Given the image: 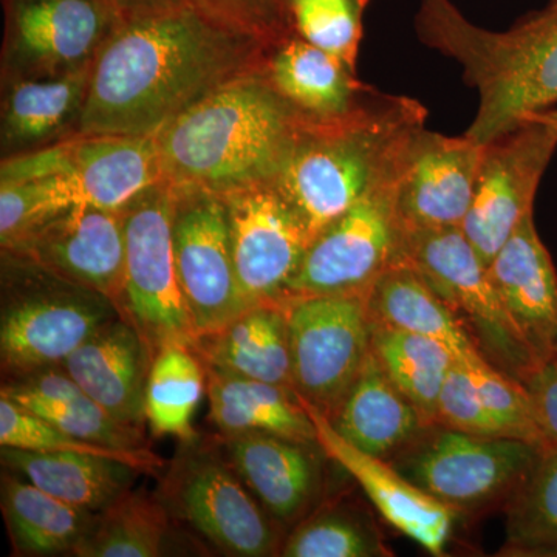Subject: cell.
<instances>
[{
  "label": "cell",
  "instance_id": "cell-33",
  "mask_svg": "<svg viewBox=\"0 0 557 557\" xmlns=\"http://www.w3.org/2000/svg\"><path fill=\"white\" fill-rule=\"evenodd\" d=\"M372 354L428 426L437 424L440 394L456 355L437 339L372 322Z\"/></svg>",
  "mask_w": 557,
  "mask_h": 557
},
{
  "label": "cell",
  "instance_id": "cell-10",
  "mask_svg": "<svg viewBox=\"0 0 557 557\" xmlns=\"http://www.w3.org/2000/svg\"><path fill=\"white\" fill-rule=\"evenodd\" d=\"M174 188L153 186L124 209L126 270L123 311L134 322L153 357L168 344L194 346V330L180 287L172 247Z\"/></svg>",
  "mask_w": 557,
  "mask_h": 557
},
{
  "label": "cell",
  "instance_id": "cell-6",
  "mask_svg": "<svg viewBox=\"0 0 557 557\" xmlns=\"http://www.w3.org/2000/svg\"><path fill=\"white\" fill-rule=\"evenodd\" d=\"M405 258L448 304L491 364L522 384L544 364L509 318L460 226L406 231Z\"/></svg>",
  "mask_w": 557,
  "mask_h": 557
},
{
  "label": "cell",
  "instance_id": "cell-28",
  "mask_svg": "<svg viewBox=\"0 0 557 557\" xmlns=\"http://www.w3.org/2000/svg\"><path fill=\"white\" fill-rule=\"evenodd\" d=\"M0 457L10 471L24 475L33 485L91 512L112 507L131 493L143 474L124 461L89 454L2 448Z\"/></svg>",
  "mask_w": 557,
  "mask_h": 557
},
{
  "label": "cell",
  "instance_id": "cell-8",
  "mask_svg": "<svg viewBox=\"0 0 557 557\" xmlns=\"http://www.w3.org/2000/svg\"><path fill=\"white\" fill-rule=\"evenodd\" d=\"M161 483L164 508L225 555H278L277 523L220 454L185 443Z\"/></svg>",
  "mask_w": 557,
  "mask_h": 557
},
{
  "label": "cell",
  "instance_id": "cell-44",
  "mask_svg": "<svg viewBox=\"0 0 557 557\" xmlns=\"http://www.w3.org/2000/svg\"><path fill=\"white\" fill-rule=\"evenodd\" d=\"M168 2H174V0H116L124 16L134 13V11L150 9V7H157Z\"/></svg>",
  "mask_w": 557,
  "mask_h": 557
},
{
  "label": "cell",
  "instance_id": "cell-20",
  "mask_svg": "<svg viewBox=\"0 0 557 557\" xmlns=\"http://www.w3.org/2000/svg\"><path fill=\"white\" fill-rule=\"evenodd\" d=\"M153 354L134 322L119 314L101 325L60 368L127 426L146 424L145 398Z\"/></svg>",
  "mask_w": 557,
  "mask_h": 557
},
{
  "label": "cell",
  "instance_id": "cell-30",
  "mask_svg": "<svg viewBox=\"0 0 557 557\" xmlns=\"http://www.w3.org/2000/svg\"><path fill=\"white\" fill-rule=\"evenodd\" d=\"M368 309L373 324L437 339L457 358L479 350L448 304L406 260L376 278Z\"/></svg>",
  "mask_w": 557,
  "mask_h": 557
},
{
  "label": "cell",
  "instance_id": "cell-37",
  "mask_svg": "<svg viewBox=\"0 0 557 557\" xmlns=\"http://www.w3.org/2000/svg\"><path fill=\"white\" fill-rule=\"evenodd\" d=\"M0 445L2 448L36 453L89 454L113 458L139 469L143 474L153 475L164 468V461L148 448L119 449L73 437L3 395H0Z\"/></svg>",
  "mask_w": 557,
  "mask_h": 557
},
{
  "label": "cell",
  "instance_id": "cell-32",
  "mask_svg": "<svg viewBox=\"0 0 557 557\" xmlns=\"http://www.w3.org/2000/svg\"><path fill=\"white\" fill-rule=\"evenodd\" d=\"M205 392L207 369L194 347L180 343L161 347L146 386V424L152 435L183 443L196 440L193 420Z\"/></svg>",
  "mask_w": 557,
  "mask_h": 557
},
{
  "label": "cell",
  "instance_id": "cell-47",
  "mask_svg": "<svg viewBox=\"0 0 557 557\" xmlns=\"http://www.w3.org/2000/svg\"><path fill=\"white\" fill-rule=\"evenodd\" d=\"M548 7H552V9H556L557 10V0H552V2H549Z\"/></svg>",
  "mask_w": 557,
  "mask_h": 557
},
{
  "label": "cell",
  "instance_id": "cell-41",
  "mask_svg": "<svg viewBox=\"0 0 557 557\" xmlns=\"http://www.w3.org/2000/svg\"><path fill=\"white\" fill-rule=\"evenodd\" d=\"M437 424L480 437H505L458 358L450 366L440 394Z\"/></svg>",
  "mask_w": 557,
  "mask_h": 557
},
{
  "label": "cell",
  "instance_id": "cell-16",
  "mask_svg": "<svg viewBox=\"0 0 557 557\" xmlns=\"http://www.w3.org/2000/svg\"><path fill=\"white\" fill-rule=\"evenodd\" d=\"M124 14L116 0H9V60L21 76L94 64Z\"/></svg>",
  "mask_w": 557,
  "mask_h": 557
},
{
  "label": "cell",
  "instance_id": "cell-3",
  "mask_svg": "<svg viewBox=\"0 0 557 557\" xmlns=\"http://www.w3.org/2000/svg\"><path fill=\"white\" fill-rule=\"evenodd\" d=\"M416 100L372 90L338 119L306 116L273 185L311 239L376 186L398 177L410 139L426 121Z\"/></svg>",
  "mask_w": 557,
  "mask_h": 557
},
{
  "label": "cell",
  "instance_id": "cell-2",
  "mask_svg": "<svg viewBox=\"0 0 557 557\" xmlns=\"http://www.w3.org/2000/svg\"><path fill=\"white\" fill-rule=\"evenodd\" d=\"M306 116L274 89L263 67L249 70L153 137L164 182L218 196L273 182Z\"/></svg>",
  "mask_w": 557,
  "mask_h": 557
},
{
  "label": "cell",
  "instance_id": "cell-9",
  "mask_svg": "<svg viewBox=\"0 0 557 557\" xmlns=\"http://www.w3.org/2000/svg\"><path fill=\"white\" fill-rule=\"evenodd\" d=\"M395 182L366 194L311 239L285 300L309 296H368L376 278L405 262L406 230Z\"/></svg>",
  "mask_w": 557,
  "mask_h": 557
},
{
  "label": "cell",
  "instance_id": "cell-26",
  "mask_svg": "<svg viewBox=\"0 0 557 557\" xmlns=\"http://www.w3.org/2000/svg\"><path fill=\"white\" fill-rule=\"evenodd\" d=\"M263 70L274 89L310 119L346 115L372 91L358 83L346 62L300 36L278 44Z\"/></svg>",
  "mask_w": 557,
  "mask_h": 557
},
{
  "label": "cell",
  "instance_id": "cell-5",
  "mask_svg": "<svg viewBox=\"0 0 557 557\" xmlns=\"http://www.w3.org/2000/svg\"><path fill=\"white\" fill-rule=\"evenodd\" d=\"M14 260L24 273L3 285L0 318V358L10 380L58 368L101 325L123 314L108 296Z\"/></svg>",
  "mask_w": 557,
  "mask_h": 557
},
{
  "label": "cell",
  "instance_id": "cell-1",
  "mask_svg": "<svg viewBox=\"0 0 557 557\" xmlns=\"http://www.w3.org/2000/svg\"><path fill=\"white\" fill-rule=\"evenodd\" d=\"M267 39L197 0L126 14L95 58L75 135L156 137L201 98L258 69Z\"/></svg>",
  "mask_w": 557,
  "mask_h": 557
},
{
  "label": "cell",
  "instance_id": "cell-40",
  "mask_svg": "<svg viewBox=\"0 0 557 557\" xmlns=\"http://www.w3.org/2000/svg\"><path fill=\"white\" fill-rule=\"evenodd\" d=\"M369 0H289L300 38L357 67L361 16Z\"/></svg>",
  "mask_w": 557,
  "mask_h": 557
},
{
  "label": "cell",
  "instance_id": "cell-27",
  "mask_svg": "<svg viewBox=\"0 0 557 557\" xmlns=\"http://www.w3.org/2000/svg\"><path fill=\"white\" fill-rule=\"evenodd\" d=\"M0 395L73 437L119 449L146 448L143 429L110 416L60 366L10 380Z\"/></svg>",
  "mask_w": 557,
  "mask_h": 557
},
{
  "label": "cell",
  "instance_id": "cell-24",
  "mask_svg": "<svg viewBox=\"0 0 557 557\" xmlns=\"http://www.w3.org/2000/svg\"><path fill=\"white\" fill-rule=\"evenodd\" d=\"M329 421L351 446L384 460L398 456L424 429L431 428L388 380L372 351Z\"/></svg>",
  "mask_w": 557,
  "mask_h": 557
},
{
  "label": "cell",
  "instance_id": "cell-34",
  "mask_svg": "<svg viewBox=\"0 0 557 557\" xmlns=\"http://www.w3.org/2000/svg\"><path fill=\"white\" fill-rule=\"evenodd\" d=\"M505 512L507 542L502 556L557 557V443L542 449Z\"/></svg>",
  "mask_w": 557,
  "mask_h": 557
},
{
  "label": "cell",
  "instance_id": "cell-14",
  "mask_svg": "<svg viewBox=\"0 0 557 557\" xmlns=\"http://www.w3.org/2000/svg\"><path fill=\"white\" fill-rule=\"evenodd\" d=\"M240 292L249 306L281 304L309 248L311 234L273 183L222 196Z\"/></svg>",
  "mask_w": 557,
  "mask_h": 557
},
{
  "label": "cell",
  "instance_id": "cell-25",
  "mask_svg": "<svg viewBox=\"0 0 557 557\" xmlns=\"http://www.w3.org/2000/svg\"><path fill=\"white\" fill-rule=\"evenodd\" d=\"M205 369L209 420L220 434L262 432L295 442L318 443L317 426L292 388L244 379L208 366Z\"/></svg>",
  "mask_w": 557,
  "mask_h": 557
},
{
  "label": "cell",
  "instance_id": "cell-22",
  "mask_svg": "<svg viewBox=\"0 0 557 557\" xmlns=\"http://www.w3.org/2000/svg\"><path fill=\"white\" fill-rule=\"evenodd\" d=\"M509 318L542 362L557 336V271L539 237L533 212L520 222L487 265Z\"/></svg>",
  "mask_w": 557,
  "mask_h": 557
},
{
  "label": "cell",
  "instance_id": "cell-35",
  "mask_svg": "<svg viewBox=\"0 0 557 557\" xmlns=\"http://www.w3.org/2000/svg\"><path fill=\"white\" fill-rule=\"evenodd\" d=\"M170 533V511L159 497L127 493L97 512L89 534L76 548L79 557H156Z\"/></svg>",
  "mask_w": 557,
  "mask_h": 557
},
{
  "label": "cell",
  "instance_id": "cell-45",
  "mask_svg": "<svg viewBox=\"0 0 557 557\" xmlns=\"http://www.w3.org/2000/svg\"><path fill=\"white\" fill-rule=\"evenodd\" d=\"M547 119L557 126V110H547Z\"/></svg>",
  "mask_w": 557,
  "mask_h": 557
},
{
  "label": "cell",
  "instance_id": "cell-31",
  "mask_svg": "<svg viewBox=\"0 0 557 557\" xmlns=\"http://www.w3.org/2000/svg\"><path fill=\"white\" fill-rule=\"evenodd\" d=\"M2 511L14 552L24 556L75 555L97 516L51 496L28 480L5 474Z\"/></svg>",
  "mask_w": 557,
  "mask_h": 557
},
{
  "label": "cell",
  "instance_id": "cell-13",
  "mask_svg": "<svg viewBox=\"0 0 557 557\" xmlns=\"http://www.w3.org/2000/svg\"><path fill=\"white\" fill-rule=\"evenodd\" d=\"M557 149V126L541 113L483 146L461 231L485 265L533 212L539 183Z\"/></svg>",
  "mask_w": 557,
  "mask_h": 557
},
{
  "label": "cell",
  "instance_id": "cell-17",
  "mask_svg": "<svg viewBox=\"0 0 557 557\" xmlns=\"http://www.w3.org/2000/svg\"><path fill=\"white\" fill-rule=\"evenodd\" d=\"M483 146L467 137H446L426 127L410 139L395 182L398 218L406 231L463 225Z\"/></svg>",
  "mask_w": 557,
  "mask_h": 557
},
{
  "label": "cell",
  "instance_id": "cell-46",
  "mask_svg": "<svg viewBox=\"0 0 557 557\" xmlns=\"http://www.w3.org/2000/svg\"><path fill=\"white\" fill-rule=\"evenodd\" d=\"M553 355H555V357H557V336L555 339V344H553Z\"/></svg>",
  "mask_w": 557,
  "mask_h": 557
},
{
  "label": "cell",
  "instance_id": "cell-4",
  "mask_svg": "<svg viewBox=\"0 0 557 557\" xmlns=\"http://www.w3.org/2000/svg\"><path fill=\"white\" fill-rule=\"evenodd\" d=\"M420 39L463 69L479 90L467 137L487 145L557 102V10L547 7L508 32L478 27L450 0H421Z\"/></svg>",
  "mask_w": 557,
  "mask_h": 557
},
{
  "label": "cell",
  "instance_id": "cell-36",
  "mask_svg": "<svg viewBox=\"0 0 557 557\" xmlns=\"http://www.w3.org/2000/svg\"><path fill=\"white\" fill-rule=\"evenodd\" d=\"M284 557H386L379 528L347 505H327L293 528L282 544Z\"/></svg>",
  "mask_w": 557,
  "mask_h": 557
},
{
  "label": "cell",
  "instance_id": "cell-7",
  "mask_svg": "<svg viewBox=\"0 0 557 557\" xmlns=\"http://www.w3.org/2000/svg\"><path fill=\"white\" fill-rule=\"evenodd\" d=\"M544 448L523 440L480 437L435 424L388 461L429 496L469 515L505 507Z\"/></svg>",
  "mask_w": 557,
  "mask_h": 557
},
{
  "label": "cell",
  "instance_id": "cell-43",
  "mask_svg": "<svg viewBox=\"0 0 557 557\" xmlns=\"http://www.w3.org/2000/svg\"><path fill=\"white\" fill-rule=\"evenodd\" d=\"M534 417L547 443H557V357L539 366L525 381Z\"/></svg>",
  "mask_w": 557,
  "mask_h": 557
},
{
  "label": "cell",
  "instance_id": "cell-23",
  "mask_svg": "<svg viewBox=\"0 0 557 557\" xmlns=\"http://www.w3.org/2000/svg\"><path fill=\"white\" fill-rule=\"evenodd\" d=\"M193 347L208 368L295 391L284 302L249 307Z\"/></svg>",
  "mask_w": 557,
  "mask_h": 557
},
{
  "label": "cell",
  "instance_id": "cell-12",
  "mask_svg": "<svg viewBox=\"0 0 557 557\" xmlns=\"http://www.w3.org/2000/svg\"><path fill=\"white\" fill-rule=\"evenodd\" d=\"M172 188L175 270L199 338L228 324L251 306L237 282L228 208L223 197L208 190Z\"/></svg>",
  "mask_w": 557,
  "mask_h": 557
},
{
  "label": "cell",
  "instance_id": "cell-15",
  "mask_svg": "<svg viewBox=\"0 0 557 557\" xmlns=\"http://www.w3.org/2000/svg\"><path fill=\"white\" fill-rule=\"evenodd\" d=\"M3 252L101 293L120 310L123 306L124 209L108 211L86 203L73 205L3 248Z\"/></svg>",
  "mask_w": 557,
  "mask_h": 557
},
{
  "label": "cell",
  "instance_id": "cell-42",
  "mask_svg": "<svg viewBox=\"0 0 557 557\" xmlns=\"http://www.w3.org/2000/svg\"><path fill=\"white\" fill-rule=\"evenodd\" d=\"M209 10L265 38H277L289 14V0H197Z\"/></svg>",
  "mask_w": 557,
  "mask_h": 557
},
{
  "label": "cell",
  "instance_id": "cell-39",
  "mask_svg": "<svg viewBox=\"0 0 557 557\" xmlns=\"http://www.w3.org/2000/svg\"><path fill=\"white\" fill-rule=\"evenodd\" d=\"M468 370L469 379L478 388L480 398L505 437L523 440L537 446H547L539 428L527 387L520 381L491 364L479 350L458 358Z\"/></svg>",
  "mask_w": 557,
  "mask_h": 557
},
{
  "label": "cell",
  "instance_id": "cell-38",
  "mask_svg": "<svg viewBox=\"0 0 557 557\" xmlns=\"http://www.w3.org/2000/svg\"><path fill=\"white\" fill-rule=\"evenodd\" d=\"M78 203V190L67 175L0 183L2 248Z\"/></svg>",
  "mask_w": 557,
  "mask_h": 557
},
{
  "label": "cell",
  "instance_id": "cell-19",
  "mask_svg": "<svg viewBox=\"0 0 557 557\" xmlns=\"http://www.w3.org/2000/svg\"><path fill=\"white\" fill-rule=\"evenodd\" d=\"M222 438L231 467L277 525L295 527L309 515L322 483L318 443L262 432Z\"/></svg>",
  "mask_w": 557,
  "mask_h": 557
},
{
  "label": "cell",
  "instance_id": "cell-21",
  "mask_svg": "<svg viewBox=\"0 0 557 557\" xmlns=\"http://www.w3.org/2000/svg\"><path fill=\"white\" fill-rule=\"evenodd\" d=\"M60 170L81 203L108 211H123L164 182L153 137L73 135L60 141Z\"/></svg>",
  "mask_w": 557,
  "mask_h": 557
},
{
  "label": "cell",
  "instance_id": "cell-29",
  "mask_svg": "<svg viewBox=\"0 0 557 557\" xmlns=\"http://www.w3.org/2000/svg\"><path fill=\"white\" fill-rule=\"evenodd\" d=\"M91 67L60 75L20 76L3 101V149L35 150L76 127L89 91Z\"/></svg>",
  "mask_w": 557,
  "mask_h": 557
},
{
  "label": "cell",
  "instance_id": "cell-11",
  "mask_svg": "<svg viewBox=\"0 0 557 557\" xmlns=\"http://www.w3.org/2000/svg\"><path fill=\"white\" fill-rule=\"evenodd\" d=\"M284 304L293 387L330 420L372 351L368 296H309Z\"/></svg>",
  "mask_w": 557,
  "mask_h": 557
},
{
  "label": "cell",
  "instance_id": "cell-18",
  "mask_svg": "<svg viewBox=\"0 0 557 557\" xmlns=\"http://www.w3.org/2000/svg\"><path fill=\"white\" fill-rule=\"evenodd\" d=\"M300 401L317 426L318 445L325 457L346 469L388 525L412 539L429 555H445L460 512L413 485L391 461L351 446L341 437L324 413L302 398Z\"/></svg>",
  "mask_w": 557,
  "mask_h": 557
}]
</instances>
